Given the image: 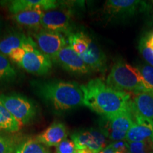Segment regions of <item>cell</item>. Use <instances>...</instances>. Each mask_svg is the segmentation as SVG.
I'll use <instances>...</instances> for the list:
<instances>
[{"label":"cell","mask_w":153,"mask_h":153,"mask_svg":"<svg viewBox=\"0 0 153 153\" xmlns=\"http://www.w3.org/2000/svg\"><path fill=\"white\" fill-rule=\"evenodd\" d=\"M44 11L42 9H33L21 11L17 14H13L11 18L20 26L30 29L39 30V28L41 26V20Z\"/></svg>","instance_id":"cell-18"},{"label":"cell","mask_w":153,"mask_h":153,"mask_svg":"<svg viewBox=\"0 0 153 153\" xmlns=\"http://www.w3.org/2000/svg\"><path fill=\"white\" fill-rule=\"evenodd\" d=\"M71 137L78 150L88 149L93 153H99L106 147V135L101 130L91 128L77 131Z\"/></svg>","instance_id":"cell-9"},{"label":"cell","mask_w":153,"mask_h":153,"mask_svg":"<svg viewBox=\"0 0 153 153\" xmlns=\"http://www.w3.org/2000/svg\"><path fill=\"white\" fill-rule=\"evenodd\" d=\"M148 38H150V39H152L153 40V32L152 33H150V35H148Z\"/></svg>","instance_id":"cell-34"},{"label":"cell","mask_w":153,"mask_h":153,"mask_svg":"<svg viewBox=\"0 0 153 153\" xmlns=\"http://www.w3.org/2000/svg\"><path fill=\"white\" fill-rule=\"evenodd\" d=\"M71 12L66 9L55 8L44 11L41 26L44 29L70 35L71 33Z\"/></svg>","instance_id":"cell-7"},{"label":"cell","mask_w":153,"mask_h":153,"mask_svg":"<svg viewBox=\"0 0 153 153\" xmlns=\"http://www.w3.org/2000/svg\"><path fill=\"white\" fill-rule=\"evenodd\" d=\"M142 75L148 91L153 94V67L148 65H143L137 67Z\"/></svg>","instance_id":"cell-24"},{"label":"cell","mask_w":153,"mask_h":153,"mask_svg":"<svg viewBox=\"0 0 153 153\" xmlns=\"http://www.w3.org/2000/svg\"><path fill=\"white\" fill-rule=\"evenodd\" d=\"M25 55L18 65L29 73L43 75L51 71L52 61L48 56L38 49L33 39L24 46Z\"/></svg>","instance_id":"cell-6"},{"label":"cell","mask_w":153,"mask_h":153,"mask_svg":"<svg viewBox=\"0 0 153 153\" xmlns=\"http://www.w3.org/2000/svg\"><path fill=\"white\" fill-rule=\"evenodd\" d=\"M112 148L114 149L115 152H124V151L128 150V142L124 140L115 141L110 144Z\"/></svg>","instance_id":"cell-28"},{"label":"cell","mask_w":153,"mask_h":153,"mask_svg":"<svg viewBox=\"0 0 153 153\" xmlns=\"http://www.w3.org/2000/svg\"><path fill=\"white\" fill-rule=\"evenodd\" d=\"M84 94V106L106 119L128 111L131 108V96L118 91L100 79H94L81 85Z\"/></svg>","instance_id":"cell-1"},{"label":"cell","mask_w":153,"mask_h":153,"mask_svg":"<svg viewBox=\"0 0 153 153\" xmlns=\"http://www.w3.org/2000/svg\"><path fill=\"white\" fill-rule=\"evenodd\" d=\"M131 108L134 114L153 121V94H135L131 100Z\"/></svg>","instance_id":"cell-17"},{"label":"cell","mask_w":153,"mask_h":153,"mask_svg":"<svg viewBox=\"0 0 153 153\" xmlns=\"http://www.w3.org/2000/svg\"><path fill=\"white\" fill-rule=\"evenodd\" d=\"M20 128V124L6 108L0 99V131L15 133Z\"/></svg>","instance_id":"cell-20"},{"label":"cell","mask_w":153,"mask_h":153,"mask_svg":"<svg viewBox=\"0 0 153 153\" xmlns=\"http://www.w3.org/2000/svg\"><path fill=\"white\" fill-rule=\"evenodd\" d=\"M7 9L12 14L21 11L42 9L44 11L57 8L58 3L54 0H13L7 3Z\"/></svg>","instance_id":"cell-13"},{"label":"cell","mask_w":153,"mask_h":153,"mask_svg":"<svg viewBox=\"0 0 153 153\" xmlns=\"http://www.w3.org/2000/svg\"><path fill=\"white\" fill-rule=\"evenodd\" d=\"M67 71L76 74H85L90 72L82 57L69 45L61 50L55 60Z\"/></svg>","instance_id":"cell-11"},{"label":"cell","mask_w":153,"mask_h":153,"mask_svg":"<svg viewBox=\"0 0 153 153\" xmlns=\"http://www.w3.org/2000/svg\"><path fill=\"white\" fill-rule=\"evenodd\" d=\"M32 38L19 32H9L0 37V53L8 56L15 50L23 48Z\"/></svg>","instance_id":"cell-16"},{"label":"cell","mask_w":153,"mask_h":153,"mask_svg":"<svg viewBox=\"0 0 153 153\" xmlns=\"http://www.w3.org/2000/svg\"><path fill=\"white\" fill-rule=\"evenodd\" d=\"M68 131L62 123H53L36 137V140L48 147L57 146L66 139Z\"/></svg>","instance_id":"cell-15"},{"label":"cell","mask_w":153,"mask_h":153,"mask_svg":"<svg viewBox=\"0 0 153 153\" xmlns=\"http://www.w3.org/2000/svg\"><path fill=\"white\" fill-rule=\"evenodd\" d=\"M3 30H4V22L2 19H1V16H0V37L2 36Z\"/></svg>","instance_id":"cell-31"},{"label":"cell","mask_w":153,"mask_h":153,"mask_svg":"<svg viewBox=\"0 0 153 153\" xmlns=\"http://www.w3.org/2000/svg\"><path fill=\"white\" fill-rule=\"evenodd\" d=\"M17 73L9 59L0 53V83L13 81L16 77Z\"/></svg>","instance_id":"cell-21"},{"label":"cell","mask_w":153,"mask_h":153,"mask_svg":"<svg viewBox=\"0 0 153 153\" xmlns=\"http://www.w3.org/2000/svg\"><path fill=\"white\" fill-rule=\"evenodd\" d=\"M145 44L148 46L149 48H150L153 51V40L150 39V38H148V36H146L145 37Z\"/></svg>","instance_id":"cell-29"},{"label":"cell","mask_w":153,"mask_h":153,"mask_svg":"<svg viewBox=\"0 0 153 153\" xmlns=\"http://www.w3.org/2000/svg\"><path fill=\"white\" fill-rule=\"evenodd\" d=\"M78 152L73 141L69 139H65L56 148V153H76Z\"/></svg>","instance_id":"cell-26"},{"label":"cell","mask_w":153,"mask_h":153,"mask_svg":"<svg viewBox=\"0 0 153 153\" xmlns=\"http://www.w3.org/2000/svg\"><path fill=\"white\" fill-rule=\"evenodd\" d=\"M34 38L40 51L51 60H55L58 53L67 45V41L62 33L45 29L38 30L34 34Z\"/></svg>","instance_id":"cell-8"},{"label":"cell","mask_w":153,"mask_h":153,"mask_svg":"<svg viewBox=\"0 0 153 153\" xmlns=\"http://www.w3.org/2000/svg\"><path fill=\"white\" fill-rule=\"evenodd\" d=\"M84 62L90 70L104 72L106 68V57L102 50L92 40L90 41L87 51L80 55Z\"/></svg>","instance_id":"cell-14"},{"label":"cell","mask_w":153,"mask_h":153,"mask_svg":"<svg viewBox=\"0 0 153 153\" xmlns=\"http://www.w3.org/2000/svg\"><path fill=\"white\" fill-rule=\"evenodd\" d=\"M34 88L37 94L57 111H64L84 106L81 85L74 82H37Z\"/></svg>","instance_id":"cell-2"},{"label":"cell","mask_w":153,"mask_h":153,"mask_svg":"<svg viewBox=\"0 0 153 153\" xmlns=\"http://www.w3.org/2000/svg\"><path fill=\"white\" fill-rule=\"evenodd\" d=\"M13 153H49V152L38 140L28 139L17 145Z\"/></svg>","instance_id":"cell-22"},{"label":"cell","mask_w":153,"mask_h":153,"mask_svg":"<svg viewBox=\"0 0 153 153\" xmlns=\"http://www.w3.org/2000/svg\"><path fill=\"white\" fill-rule=\"evenodd\" d=\"M16 147V143L12 138L0 135V153H13Z\"/></svg>","instance_id":"cell-25"},{"label":"cell","mask_w":153,"mask_h":153,"mask_svg":"<svg viewBox=\"0 0 153 153\" xmlns=\"http://www.w3.org/2000/svg\"><path fill=\"white\" fill-rule=\"evenodd\" d=\"M148 9L146 2L138 0H108L103 7V13L107 20L124 21L133 18Z\"/></svg>","instance_id":"cell-4"},{"label":"cell","mask_w":153,"mask_h":153,"mask_svg":"<svg viewBox=\"0 0 153 153\" xmlns=\"http://www.w3.org/2000/svg\"><path fill=\"white\" fill-rule=\"evenodd\" d=\"M133 114L134 123L128 132L127 142H140L145 140H153V121Z\"/></svg>","instance_id":"cell-12"},{"label":"cell","mask_w":153,"mask_h":153,"mask_svg":"<svg viewBox=\"0 0 153 153\" xmlns=\"http://www.w3.org/2000/svg\"><path fill=\"white\" fill-rule=\"evenodd\" d=\"M138 48L143 58L150 65V66L153 67V51L150 48H149L145 44V37L140 39Z\"/></svg>","instance_id":"cell-27"},{"label":"cell","mask_w":153,"mask_h":153,"mask_svg":"<svg viewBox=\"0 0 153 153\" xmlns=\"http://www.w3.org/2000/svg\"><path fill=\"white\" fill-rule=\"evenodd\" d=\"M131 153H153V140L148 139L140 142H128Z\"/></svg>","instance_id":"cell-23"},{"label":"cell","mask_w":153,"mask_h":153,"mask_svg":"<svg viewBox=\"0 0 153 153\" xmlns=\"http://www.w3.org/2000/svg\"><path fill=\"white\" fill-rule=\"evenodd\" d=\"M108 120V126L101 130L106 136L114 141L123 140L131 126L134 123V117L132 108L128 111L116 115Z\"/></svg>","instance_id":"cell-10"},{"label":"cell","mask_w":153,"mask_h":153,"mask_svg":"<svg viewBox=\"0 0 153 153\" xmlns=\"http://www.w3.org/2000/svg\"><path fill=\"white\" fill-rule=\"evenodd\" d=\"M106 83L113 89L127 93L148 92L137 68L123 60H118L113 65Z\"/></svg>","instance_id":"cell-3"},{"label":"cell","mask_w":153,"mask_h":153,"mask_svg":"<svg viewBox=\"0 0 153 153\" xmlns=\"http://www.w3.org/2000/svg\"><path fill=\"white\" fill-rule=\"evenodd\" d=\"M91 41V38L82 31L71 33L68 36L69 45L79 56L87 51Z\"/></svg>","instance_id":"cell-19"},{"label":"cell","mask_w":153,"mask_h":153,"mask_svg":"<svg viewBox=\"0 0 153 153\" xmlns=\"http://www.w3.org/2000/svg\"><path fill=\"white\" fill-rule=\"evenodd\" d=\"M0 99L8 111L20 126L26 125L36 117L37 108L31 101L20 94H1Z\"/></svg>","instance_id":"cell-5"},{"label":"cell","mask_w":153,"mask_h":153,"mask_svg":"<svg viewBox=\"0 0 153 153\" xmlns=\"http://www.w3.org/2000/svg\"><path fill=\"white\" fill-rule=\"evenodd\" d=\"M76 153H93L91 150L88 149H83V150H78V152Z\"/></svg>","instance_id":"cell-32"},{"label":"cell","mask_w":153,"mask_h":153,"mask_svg":"<svg viewBox=\"0 0 153 153\" xmlns=\"http://www.w3.org/2000/svg\"><path fill=\"white\" fill-rule=\"evenodd\" d=\"M115 151L114 149L112 148V147L111 145H108L105 148L104 150H102L99 153H114Z\"/></svg>","instance_id":"cell-30"},{"label":"cell","mask_w":153,"mask_h":153,"mask_svg":"<svg viewBox=\"0 0 153 153\" xmlns=\"http://www.w3.org/2000/svg\"><path fill=\"white\" fill-rule=\"evenodd\" d=\"M114 153H131L129 152V150L127 151H124V152H115Z\"/></svg>","instance_id":"cell-33"}]
</instances>
